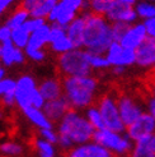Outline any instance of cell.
<instances>
[{"instance_id": "1", "label": "cell", "mask_w": 155, "mask_h": 157, "mask_svg": "<svg viewBox=\"0 0 155 157\" xmlns=\"http://www.w3.org/2000/svg\"><path fill=\"white\" fill-rule=\"evenodd\" d=\"M57 146L67 152L73 147L88 143L93 139L96 129L85 119L84 114L70 109L57 123Z\"/></svg>"}, {"instance_id": "2", "label": "cell", "mask_w": 155, "mask_h": 157, "mask_svg": "<svg viewBox=\"0 0 155 157\" xmlns=\"http://www.w3.org/2000/svg\"><path fill=\"white\" fill-rule=\"evenodd\" d=\"M63 96L66 98L70 109L83 111L98 100L99 83L96 77H65L63 78Z\"/></svg>"}, {"instance_id": "3", "label": "cell", "mask_w": 155, "mask_h": 157, "mask_svg": "<svg viewBox=\"0 0 155 157\" xmlns=\"http://www.w3.org/2000/svg\"><path fill=\"white\" fill-rule=\"evenodd\" d=\"M81 15L85 19L83 49L93 54L104 55L108 46L113 42L111 23L104 15H98L90 10H84Z\"/></svg>"}, {"instance_id": "4", "label": "cell", "mask_w": 155, "mask_h": 157, "mask_svg": "<svg viewBox=\"0 0 155 157\" xmlns=\"http://www.w3.org/2000/svg\"><path fill=\"white\" fill-rule=\"evenodd\" d=\"M59 73L65 77H85L92 74V68L87 60V51L84 49H73L57 56Z\"/></svg>"}, {"instance_id": "5", "label": "cell", "mask_w": 155, "mask_h": 157, "mask_svg": "<svg viewBox=\"0 0 155 157\" xmlns=\"http://www.w3.org/2000/svg\"><path fill=\"white\" fill-rule=\"evenodd\" d=\"M92 140L107 148L114 155V157H128L134 147V142L127 137L126 133L113 132L107 128L96 130Z\"/></svg>"}, {"instance_id": "6", "label": "cell", "mask_w": 155, "mask_h": 157, "mask_svg": "<svg viewBox=\"0 0 155 157\" xmlns=\"http://www.w3.org/2000/svg\"><path fill=\"white\" fill-rule=\"evenodd\" d=\"M96 106L98 107L100 115H102L104 128L113 130V132L125 133L126 127L120 116L118 106H117V97H114L111 93H106V95L98 97Z\"/></svg>"}, {"instance_id": "7", "label": "cell", "mask_w": 155, "mask_h": 157, "mask_svg": "<svg viewBox=\"0 0 155 157\" xmlns=\"http://www.w3.org/2000/svg\"><path fill=\"white\" fill-rule=\"evenodd\" d=\"M13 92L15 106L23 111L24 109L32 106V100L38 92V83L31 74H23L15 81V88Z\"/></svg>"}, {"instance_id": "8", "label": "cell", "mask_w": 155, "mask_h": 157, "mask_svg": "<svg viewBox=\"0 0 155 157\" xmlns=\"http://www.w3.org/2000/svg\"><path fill=\"white\" fill-rule=\"evenodd\" d=\"M125 133L132 142L150 138L155 133L154 117L146 111H144L132 124H130L128 127H126Z\"/></svg>"}, {"instance_id": "9", "label": "cell", "mask_w": 155, "mask_h": 157, "mask_svg": "<svg viewBox=\"0 0 155 157\" xmlns=\"http://www.w3.org/2000/svg\"><path fill=\"white\" fill-rule=\"evenodd\" d=\"M104 56L107 58L111 67L130 68V67L135 65V63H136L135 50L122 48L121 44L117 41H113L110 46H108Z\"/></svg>"}, {"instance_id": "10", "label": "cell", "mask_w": 155, "mask_h": 157, "mask_svg": "<svg viewBox=\"0 0 155 157\" xmlns=\"http://www.w3.org/2000/svg\"><path fill=\"white\" fill-rule=\"evenodd\" d=\"M117 106L121 120L125 124V127L132 124L145 111L142 104L130 95H120L117 97Z\"/></svg>"}, {"instance_id": "11", "label": "cell", "mask_w": 155, "mask_h": 157, "mask_svg": "<svg viewBox=\"0 0 155 157\" xmlns=\"http://www.w3.org/2000/svg\"><path fill=\"white\" fill-rule=\"evenodd\" d=\"M104 17L110 23L122 22V23H127V25H134L139 19L134 6L122 3L121 0H114L112 6L106 13Z\"/></svg>"}, {"instance_id": "12", "label": "cell", "mask_w": 155, "mask_h": 157, "mask_svg": "<svg viewBox=\"0 0 155 157\" xmlns=\"http://www.w3.org/2000/svg\"><path fill=\"white\" fill-rule=\"evenodd\" d=\"M146 37H148V33H146L144 22H136L134 25L128 26L126 33L120 40V44L125 49L136 50L145 41Z\"/></svg>"}, {"instance_id": "13", "label": "cell", "mask_w": 155, "mask_h": 157, "mask_svg": "<svg viewBox=\"0 0 155 157\" xmlns=\"http://www.w3.org/2000/svg\"><path fill=\"white\" fill-rule=\"evenodd\" d=\"M65 157H114V155L94 140H90L88 143L73 147L65 153Z\"/></svg>"}, {"instance_id": "14", "label": "cell", "mask_w": 155, "mask_h": 157, "mask_svg": "<svg viewBox=\"0 0 155 157\" xmlns=\"http://www.w3.org/2000/svg\"><path fill=\"white\" fill-rule=\"evenodd\" d=\"M135 65L142 69H155V40L146 37L145 41L135 50Z\"/></svg>"}, {"instance_id": "15", "label": "cell", "mask_w": 155, "mask_h": 157, "mask_svg": "<svg viewBox=\"0 0 155 157\" xmlns=\"http://www.w3.org/2000/svg\"><path fill=\"white\" fill-rule=\"evenodd\" d=\"M70 110V106H69L67 101L64 96H61L59 98L55 100H50V101H46L43 107H42V111L45 113V115L47 116V119L53 124V123H59L63 116Z\"/></svg>"}, {"instance_id": "16", "label": "cell", "mask_w": 155, "mask_h": 157, "mask_svg": "<svg viewBox=\"0 0 155 157\" xmlns=\"http://www.w3.org/2000/svg\"><path fill=\"white\" fill-rule=\"evenodd\" d=\"M24 61H26L24 50L15 48L10 40L2 44V56H0V63H2L5 68L19 65V64H23Z\"/></svg>"}, {"instance_id": "17", "label": "cell", "mask_w": 155, "mask_h": 157, "mask_svg": "<svg viewBox=\"0 0 155 157\" xmlns=\"http://www.w3.org/2000/svg\"><path fill=\"white\" fill-rule=\"evenodd\" d=\"M76 15H78L76 12H74L69 6H66L63 2H59L57 5L50 12L46 21H49L50 25L55 23V25H59L61 27L66 28L69 26V23L73 22V19L76 17Z\"/></svg>"}, {"instance_id": "18", "label": "cell", "mask_w": 155, "mask_h": 157, "mask_svg": "<svg viewBox=\"0 0 155 157\" xmlns=\"http://www.w3.org/2000/svg\"><path fill=\"white\" fill-rule=\"evenodd\" d=\"M84 28H85V19L81 14L76 15L73 19V22L69 23V26L65 28L66 36L71 41L74 49H83Z\"/></svg>"}, {"instance_id": "19", "label": "cell", "mask_w": 155, "mask_h": 157, "mask_svg": "<svg viewBox=\"0 0 155 157\" xmlns=\"http://www.w3.org/2000/svg\"><path fill=\"white\" fill-rule=\"evenodd\" d=\"M38 91L45 101L55 100L63 96V82L56 77H49L38 84Z\"/></svg>"}, {"instance_id": "20", "label": "cell", "mask_w": 155, "mask_h": 157, "mask_svg": "<svg viewBox=\"0 0 155 157\" xmlns=\"http://www.w3.org/2000/svg\"><path fill=\"white\" fill-rule=\"evenodd\" d=\"M23 114H24L26 119L31 124H33L38 130L45 129V128H52V123L47 119V116L45 115V113L42 111V109H37V107H33V106H29V107L23 110Z\"/></svg>"}, {"instance_id": "21", "label": "cell", "mask_w": 155, "mask_h": 157, "mask_svg": "<svg viewBox=\"0 0 155 157\" xmlns=\"http://www.w3.org/2000/svg\"><path fill=\"white\" fill-rule=\"evenodd\" d=\"M49 42H50V23H45L42 27H40L29 35L27 46L33 49H45L49 45Z\"/></svg>"}, {"instance_id": "22", "label": "cell", "mask_w": 155, "mask_h": 157, "mask_svg": "<svg viewBox=\"0 0 155 157\" xmlns=\"http://www.w3.org/2000/svg\"><path fill=\"white\" fill-rule=\"evenodd\" d=\"M31 17L29 15V12L26 10V9H23L22 6L17 8L9 17L6 18L5 23L4 25L6 27H9L10 29H15V28H18V27H22L24 23L27 22V19Z\"/></svg>"}, {"instance_id": "23", "label": "cell", "mask_w": 155, "mask_h": 157, "mask_svg": "<svg viewBox=\"0 0 155 157\" xmlns=\"http://www.w3.org/2000/svg\"><path fill=\"white\" fill-rule=\"evenodd\" d=\"M128 157H155V153L150 147V138L134 142V147Z\"/></svg>"}, {"instance_id": "24", "label": "cell", "mask_w": 155, "mask_h": 157, "mask_svg": "<svg viewBox=\"0 0 155 157\" xmlns=\"http://www.w3.org/2000/svg\"><path fill=\"white\" fill-rule=\"evenodd\" d=\"M134 9L136 12V15L139 19H150L153 17H155V3L148 2V0H141V2H137L134 5Z\"/></svg>"}, {"instance_id": "25", "label": "cell", "mask_w": 155, "mask_h": 157, "mask_svg": "<svg viewBox=\"0 0 155 157\" xmlns=\"http://www.w3.org/2000/svg\"><path fill=\"white\" fill-rule=\"evenodd\" d=\"M84 116L85 119L88 120V123L92 125L96 130L98 129H103L104 128V124H103V119H102V115H100L99 110L96 105H92L88 109L84 110Z\"/></svg>"}, {"instance_id": "26", "label": "cell", "mask_w": 155, "mask_h": 157, "mask_svg": "<svg viewBox=\"0 0 155 157\" xmlns=\"http://www.w3.org/2000/svg\"><path fill=\"white\" fill-rule=\"evenodd\" d=\"M60 0H45L41 4H38L34 9H32L29 12V15L33 18H43L46 19L47 15L50 14V12L57 5V3Z\"/></svg>"}, {"instance_id": "27", "label": "cell", "mask_w": 155, "mask_h": 157, "mask_svg": "<svg viewBox=\"0 0 155 157\" xmlns=\"http://www.w3.org/2000/svg\"><path fill=\"white\" fill-rule=\"evenodd\" d=\"M29 32L24 28V27H18L15 29H12V36H10V41L13 42V45L15 48L24 50L26 46L28 45V40H29Z\"/></svg>"}, {"instance_id": "28", "label": "cell", "mask_w": 155, "mask_h": 157, "mask_svg": "<svg viewBox=\"0 0 155 157\" xmlns=\"http://www.w3.org/2000/svg\"><path fill=\"white\" fill-rule=\"evenodd\" d=\"M87 60L92 70H106L108 68H111L107 58L102 54H93L87 51Z\"/></svg>"}, {"instance_id": "29", "label": "cell", "mask_w": 155, "mask_h": 157, "mask_svg": "<svg viewBox=\"0 0 155 157\" xmlns=\"http://www.w3.org/2000/svg\"><path fill=\"white\" fill-rule=\"evenodd\" d=\"M0 153L5 157H19L23 153V146L14 140H5L0 143Z\"/></svg>"}, {"instance_id": "30", "label": "cell", "mask_w": 155, "mask_h": 157, "mask_svg": "<svg viewBox=\"0 0 155 157\" xmlns=\"http://www.w3.org/2000/svg\"><path fill=\"white\" fill-rule=\"evenodd\" d=\"M34 147L38 157H56V146L46 142L42 138H37L34 140Z\"/></svg>"}, {"instance_id": "31", "label": "cell", "mask_w": 155, "mask_h": 157, "mask_svg": "<svg viewBox=\"0 0 155 157\" xmlns=\"http://www.w3.org/2000/svg\"><path fill=\"white\" fill-rule=\"evenodd\" d=\"M49 46H50V50L53 51L55 54H57V55L65 54V52L74 49V46H73L71 41L67 38V36H64V37L59 38V40H55V41L50 42Z\"/></svg>"}, {"instance_id": "32", "label": "cell", "mask_w": 155, "mask_h": 157, "mask_svg": "<svg viewBox=\"0 0 155 157\" xmlns=\"http://www.w3.org/2000/svg\"><path fill=\"white\" fill-rule=\"evenodd\" d=\"M114 0H92L89 3V10L98 15H106Z\"/></svg>"}, {"instance_id": "33", "label": "cell", "mask_w": 155, "mask_h": 157, "mask_svg": "<svg viewBox=\"0 0 155 157\" xmlns=\"http://www.w3.org/2000/svg\"><path fill=\"white\" fill-rule=\"evenodd\" d=\"M24 54L26 58L36 63H42L46 59V55H47L45 49H33V48H28V46L24 49Z\"/></svg>"}, {"instance_id": "34", "label": "cell", "mask_w": 155, "mask_h": 157, "mask_svg": "<svg viewBox=\"0 0 155 157\" xmlns=\"http://www.w3.org/2000/svg\"><path fill=\"white\" fill-rule=\"evenodd\" d=\"M128 26H130V25H127V23H122V22H114V23H111V29H112L113 41L120 42V40L122 38V36L126 33V31H127Z\"/></svg>"}, {"instance_id": "35", "label": "cell", "mask_w": 155, "mask_h": 157, "mask_svg": "<svg viewBox=\"0 0 155 157\" xmlns=\"http://www.w3.org/2000/svg\"><path fill=\"white\" fill-rule=\"evenodd\" d=\"M38 134H40V138H42L46 142H50L52 144H56L57 143V138H59V134H57V130L52 128H45V129H40L38 130Z\"/></svg>"}, {"instance_id": "36", "label": "cell", "mask_w": 155, "mask_h": 157, "mask_svg": "<svg viewBox=\"0 0 155 157\" xmlns=\"http://www.w3.org/2000/svg\"><path fill=\"white\" fill-rule=\"evenodd\" d=\"M45 23H47V21L43 19V18H33V17H29L27 19V22L23 25V27H24L29 33L34 32L36 29H38L40 27H42Z\"/></svg>"}, {"instance_id": "37", "label": "cell", "mask_w": 155, "mask_h": 157, "mask_svg": "<svg viewBox=\"0 0 155 157\" xmlns=\"http://www.w3.org/2000/svg\"><path fill=\"white\" fill-rule=\"evenodd\" d=\"M15 88V79H13V78H3L2 81H0V98H2L3 96H5L6 93L9 92H13Z\"/></svg>"}, {"instance_id": "38", "label": "cell", "mask_w": 155, "mask_h": 157, "mask_svg": "<svg viewBox=\"0 0 155 157\" xmlns=\"http://www.w3.org/2000/svg\"><path fill=\"white\" fill-rule=\"evenodd\" d=\"M64 36H66V31H65L64 27H61L59 25H55V23L50 25V42L55 41V40H59V38L64 37Z\"/></svg>"}, {"instance_id": "39", "label": "cell", "mask_w": 155, "mask_h": 157, "mask_svg": "<svg viewBox=\"0 0 155 157\" xmlns=\"http://www.w3.org/2000/svg\"><path fill=\"white\" fill-rule=\"evenodd\" d=\"M144 109H145V111L148 114H150L155 120V97H153L150 95L146 96L144 98Z\"/></svg>"}, {"instance_id": "40", "label": "cell", "mask_w": 155, "mask_h": 157, "mask_svg": "<svg viewBox=\"0 0 155 157\" xmlns=\"http://www.w3.org/2000/svg\"><path fill=\"white\" fill-rule=\"evenodd\" d=\"M0 102L3 104L4 107L6 109H12L15 106V97H14V92H9L6 93L5 96H3L2 98H0Z\"/></svg>"}, {"instance_id": "41", "label": "cell", "mask_w": 155, "mask_h": 157, "mask_svg": "<svg viewBox=\"0 0 155 157\" xmlns=\"http://www.w3.org/2000/svg\"><path fill=\"white\" fill-rule=\"evenodd\" d=\"M144 25L146 28V33H148V37L155 40V17L144 21Z\"/></svg>"}, {"instance_id": "42", "label": "cell", "mask_w": 155, "mask_h": 157, "mask_svg": "<svg viewBox=\"0 0 155 157\" xmlns=\"http://www.w3.org/2000/svg\"><path fill=\"white\" fill-rule=\"evenodd\" d=\"M10 36H12V29L9 27H6L5 25L0 26V44L9 41Z\"/></svg>"}, {"instance_id": "43", "label": "cell", "mask_w": 155, "mask_h": 157, "mask_svg": "<svg viewBox=\"0 0 155 157\" xmlns=\"http://www.w3.org/2000/svg\"><path fill=\"white\" fill-rule=\"evenodd\" d=\"M42 2H45V0H22V2H20V6L23 8V9L31 12L32 9H34V8L38 4H41Z\"/></svg>"}, {"instance_id": "44", "label": "cell", "mask_w": 155, "mask_h": 157, "mask_svg": "<svg viewBox=\"0 0 155 157\" xmlns=\"http://www.w3.org/2000/svg\"><path fill=\"white\" fill-rule=\"evenodd\" d=\"M126 69L127 68H123V67H111V72L114 77H122L126 73Z\"/></svg>"}, {"instance_id": "45", "label": "cell", "mask_w": 155, "mask_h": 157, "mask_svg": "<svg viewBox=\"0 0 155 157\" xmlns=\"http://www.w3.org/2000/svg\"><path fill=\"white\" fill-rule=\"evenodd\" d=\"M14 2L15 0H0V15H2Z\"/></svg>"}, {"instance_id": "46", "label": "cell", "mask_w": 155, "mask_h": 157, "mask_svg": "<svg viewBox=\"0 0 155 157\" xmlns=\"http://www.w3.org/2000/svg\"><path fill=\"white\" fill-rule=\"evenodd\" d=\"M148 90H149V95L153 96V97H155V77H154V79L151 81V83L149 84Z\"/></svg>"}, {"instance_id": "47", "label": "cell", "mask_w": 155, "mask_h": 157, "mask_svg": "<svg viewBox=\"0 0 155 157\" xmlns=\"http://www.w3.org/2000/svg\"><path fill=\"white\" fill-rule=\"evenodd\" d=\"M5 75H6V69L2 63H0V81H2L3 78H5Z\"/></svg>"}, {"instance_id": "48", "label": "cell", "mask_w": 155, "mask_h": 157, "mask_svg": "<svg viewBox=\"0 0 155 157\" xmlns=\"http://www.w3.org/2000/svg\"><path fill=\"white\" fill-rule=\"evenodd\" d=\"M150 147H151V150L153 152L155 153V133L150 137Z\"/></svg>"}, {"instance_id": "49", "label": "cell", "mask_w": 155, "mask_h": 157, "mask_svg": "<svg viewBox=\"0 0 155 157\" xmlns=\"http://www.w3.org/2000/svg\"><path fill=\"white\" fill-rule=\"evenodd\" d=\"M121 2L125 3V4H128V5H132V6H134V5L139 2V0H121Z\"/></svg>"}, {"instance_id": "50", "label": "cell", "mask_w": 155, "mask_h": 157, "mask_svg": "<svg viewBox=\"0 0 155 157\" xmlns=\"http://www.w3.org/2000/svg\"><path fill=\"white\" fill-rule=\"evenodd\" d=\"M4 115H5V113H4V109H3V107H0V120L4 119Z\"/></svg>"}, {"instance_id": "51", "label": "cell", "mask_w": 155, "mask_h": 157, "mask_svg": "<svg viewBox=\"0 0 155 157\" xmlns=\"http://www.w3.org/2000/svg\"><path fill=\"white\" fill-rule=\"evenodd\" d=\"M0 56H2V44H0Z\"/></svg>"}, {"instance_id": "52", "label": "cell", "mask_w": 155, "mask_h": 157, "mask_svg": "<svg viewBox=\"0 0 155 157\" xmlns=\"http://www.w3.org/2000/svg\"><path fill=\"white\" fill-rule=\"evenodd\" d=\"M83 2H87V3H90V2H92V0H83Z\"/></svg>"}, {"instance_id": "53", "label": "cell", "mask_w": 155, "mask_h": 157, "mask_svg": "<svg viewBox=\"0 0 155 157\" xmlns=\"http://www.w3.org/2000/svg\"><path fill=\"white\" fill-rule=\"evenodd\" d=\"M148 2H151V3H155V0H148Z\"/></svg>"}]
</instances>
